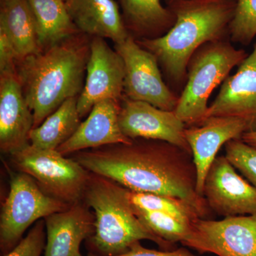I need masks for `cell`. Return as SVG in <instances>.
I'll return each instance as SVG.
<instances>
[{"instance_id": "cell-18", "label": "cell", "mask_w": 256, "mask_h": 256, "mask_svg": "<svg viewBox=\"0 0 256 256\" xmlns=\"http://www.w3.org/2000/svg\"><path fill=\"white\" fill-rule=\"evenodd\" d=\"M68 14L80 32L110 38L114 44L130 36L118 3L114 0H64Z\"/></svg>"}, {"instance_id": "cell-32", "label": "cell", "mask_w": 256, "mask_h": 256, "mask_svg": "<svg viewBox=\"0 0 256 256\" xmlns=\"http://www.w3.org/2000/svg\"><path fill=\"white\" fill-rule=\"evenodd\" d=\"M6 1V0H1V2Z\"/></svg>"}, {"instance_id": "cell-7", "label": "cell", "mask_w": 256, "mask_h": 256, "mask_svg": "<svg viewBox=\"0 0 256 256\" xmlns=\"http://www.w3.org/2000/svg\"><path fill=\"white\" fill-rule=\"evenodd\" d=\"M70 206L47 194L30 175L22 172L12 173L0 214L2 252H8L14 248L34 222Z\"/></svg>"}, {"instance_id": "cell-9", "label": "cell", "mask_w": 256, "mask_h": 256, "mask_svg": "<svg viewBox=\"0 0 256 256\" xmlns=\"http://www.w3.org/2000/svg\"><path fill=\"white\" fill-rule=\"evenodd\" d=\"M186 246L218 256H256V216H236L192 224Z\"/></svg>"}, {"instance_id": "cell-14", "label": "cell", "mask_w": 256, "mask_h": 256, "mask_svg": "<svg viewBox=\"0 0 256 256\" xmlns=\"http://www.w3.org/2000/svg\"><path fill=\"white\" fill-rule=\"evenodd\" d=\"M34 116L16 70L0 73V150L12 154L28 146Z\"/></svg>"}, {"instance_id": "cell-10", "label": "cell", "mask_w": 256, "mask_h": 256, "mask_svg": "<svg viewBox=\"0 0 256 256\" xmlns=\"http://www.w3.org/2000/svg\"><path fill=\"white\" fill-rule=\"evenodd\" d=\"M124 76V64L119 54L104 38L94 37L90 42L85 84L77 101L80 117L86 116L100 101H122Z\"/></svg>"}, {"instance_id": "cell-16", "label": "cell", "mask_w": 256, "mask_h": 256, "mask_svg": "<svg viewBox=\"0 0 256 256\" xmlns=\"http://www.w3.org/2000/svg\"><path fill=\"white\" fill-rule=\"evenodd\" d=\"M44 220L46 230L44 256H78L82 240L95 232V215L82 201Z\"/></svg>"}, {"instance_id": "cell-6", "label": "cell", "mask_w": 256, "mask_h": 256, "mask_svg": "<svg viewBox=\"0 0 256 256\" xmlns=\"http://www.w3.org/2000/svg\"><path fill=\"white\" fill-rule=\"evenodd\" d=\"M10 156L15 168L34 178L47 194L69 205L82 201L90 173L74 158L30 144Z\"/></svg>"}, {"instance_id": "cell-28", "label": "cell", "mask_w": 256, "mask_h": 256, "mask_svg": "<svg viewBox=\"0 0 256 256\" xmlns=\"http://www.w3.org/2000/svg\"><path fill=\"white\" fill-rule=\"evenodd\" d=\"M18 57L11 38L4 28H0V73L16 70Z\"/></svg>"}, {"instance_id": "cell-26", "label": "cell", "mask_w": 256, "mask_h": 256, "mask_svg": "<svg viewBox=\"0 0 256 256\" xmlns=\"http://www.w3.org/2000/svg\"><path fill=\"white\" fill-rule=\"evenodd\" d=\"M225 152L234 168L256 188V148L235 139L225 144Z\"/></svg>"}, {"instance_id": "cell-5", "label": "cell", "mask_w": 256, "mask_h": 256, "mask_svg": "<svg viewBox=\"0 0 256 256\" xmlns=\"http://www.w3.org/2000/svg\"><path fill=\"white\" fill-rule=\"evenodd\" d=\"M247 56L245 50L225 40L210 42L196 50L188 64L186 84L174 110L186 127L204 122L212 92Z\"/></svg>"}, {"instance_id": "cell-1", "label": "cell", "mask_w": 256, "mask_h": 256, "mask_svg": "<svg viewBox=\"0 0 256 256\" xmlns=\"http://www.w3.org/2000/svg\"><path fill=\"white\" fill-rule=\"evenodd\" d=\"M74 160L133 192L182 198L210 220L213 212L197 192L196 170L190 152L171 143L138 138L128 144H110L78 152Z\"/></svg>"}, {"instance_id": "cell-3", "label": "cell", "mask_w": 256, "mask_h": 256, "mask_svg": "<svg viewBox=\"0 0 256 256\" xmlns=\"http://www.w3.org/2000/svg\"><path fill=\"white\" fill-rule=\"evenodd\" d=\"M80 34L18 62L16 73L33 114L34 128L84 88L90 43Z\"/></svg>"}, {"instance_id": "cell-20", "label": "cell", "mask_w": 256, "mask_h": 256, "mask_svg": "<svg viewBox=\"0 0 256 256\" xmlns=\"http://www.w3.org/2000/svg\"><path fill=\"white\" fill-rule=\"evenodd\" d=\"M34 18L37 42L42 50L80 33L64 0H28Z\"/></svg>"}, {"instance_id": "cell-8", "label": "cell", "mask_w": 256, "mask_h": 256, "mask_svg": "<svg viewBox=\"0 0 256 256\" xmlns=\"http://www.w3.org/2000/svg\"><path fill=\"white\" fill-rule=\"evenodd\" d=\"M114 50L124 64V97L148 102L162 110L174 111L178 96L163 80L156 57L131 35L116 44Z\"/></svg>"}, {"instance_id": "cell-25", "label": "cell", "mask_w": 256, "mask_h": 256, "mask_svg": "<svg viewBox=\"0 0 256 256\" xmlns=\"http://www.w3.org/2000/svg\"><path fill=\"white\" fill-rule=\"evenodd\" d=\"M228 34L235 43L246 46L252 43L256 36V0H236Z\"/></svg>"}, {"instance_id": "cell-27", "label": "cell", "mask_w": 256, "mask_h": 256, "mask_svg": "<svg viewBox=\"0 0 256 256\" xmlns=\"http://www.w3.org/2000/svg\"><path fill=\"white\" fill-rule=\"evenodd\" d=\"M46 244L44 220H40L14 248L3 256H42Z\"/></svg>"}, {"instance_id": "cell-19", "label": "cell", "mask_w": 256, "mask_h": 256, "mask_svg": "<svg viewBox=\"0 0 256 256\" xmlns=\"http://www.w3.org/2000/svg\"><path fill=\"white\" fill-rule=\"evenodd\" d=\"M163 0H118L122 18L130 34L141 40L164 35L175 22V16ZM169 2L170 0H165Z\"/></svg>"}, {"instance_id": "cell-21", "label": "cell", "mask_w": 256, "mask_h": 256, "mask_svg": "<svg viewBox=\"0 0 256 256\" xmlns=\"http://www.w3.org/2000/svg\"><path fill=\"white\" fill-rule=\"evenodd\" d=\"M0 28L9 35L18 60L42 52L37 42L34 18L28 0L1 2Z\"/></svg>"}, {"instance_id": "cell-2", "label": "cell", "mask_w": 256, "mask_h": 256, "mask_svg": "<svg viewBox=\"0 0 256 256\" xmlns=\"http://www.w3.org/2000/svg\"><path fill=\"white\" fill-rule=\"evenodd\" d=\"M168 6L175 16L172 28L158 38L137 42L178 86L186 80L188 65L196 50L229 33L236 0H170Z\"/></svg>"}, {"instance_id": "cell-13", "label": "cell", "mask_w": 256, "mask_h": 256, "mask_svg": "<svg viewBox=\"0 0 256 256\" xmlns=\"http://www.w3.org/2000/svg\"><path fill=\"white\" fill-rule=\"evenodd\" d=\"M213 117L236 118L246 122L249 131L256 129V41L252 53L224 80L208 106L204 120Z\"/></svg>"}, {"instance_id": "cell-4", "label": "cell", "mask_w": 256, "mask_h": 256, "mask_svg": "<svg viewBox=\"0 0 256 256\" xmlns=\"http://www.w3.org/2000/svg\"><path fill=\"white\" fill-rule=\"evenodd\" d=\"M82 202L94 210L95 232L90 238L101 255H120L142 240L156 242L163 250L174 249V244L160 238L140 222L128 188L110 178L90 173Z\"/></svg>"}, {"instance_id": "cell-30", "label": "cell", "mask_w": 256, "mask_h": 256, "mask_svg": "<svg viewBox=\"0 0 256 256\" xmlns=\"http://www.w3.org/2000/svg\"><path fill=\"white\" fill-rule=\"evenodd\" d=\"M240 139L249 146L256 148V129L244 133Z\"/></svg>"}, {"instance_id": "cell-24", "label": "cell", "mask_w": 256, "mask_h": 256, "mask_svg": "<svg viewBox=\"0 0 256 256\" xmlns=\"http://www.w3.org/2000/svg\"><path fill=\"white\" fill-rule=\"evenodd\" d=\"M134 208L140 222L160 238L172 244L180 242L185 246L191 238L192 224L162 212L140 210L134 206Z\"/></svg>"}, {"instance_id": "cell-22", "label": "cell", "mask_w": 256, "mask_h": 256, "mask_svg": "<svg viewBox=\"0 0 256 256\" xmlns=\"http://www.w3.org/2000/svg\"><path fill=\"white\" fill-rule=\"evenodd\" d=\"M77 101L78 97L68 98L40 126L32 129L30 144L40 149L57 150L72 138L82 124Z\"/></svg>"}, {"instance_id": "cell-23", "label": "cell", "mask_w": 256, "mask_h": 256, "mask_svg": "<svg viewBox=\"0 0 256 256\" xmlns=\"http://www.w3.org/2000/svg\"><path fill=\"white\" fill-rule=\"evenodd\" d=\"M128 195L133 206L140 210L162 212L190 224L193 223L198 218H202L196 208L182 198L168 195L133 192L128 188Z\"/></svg>"}, {"instance_id": "cell-11", "label": "cell", "mask_w": 256, "mask_h": 256, "mask_svg": "<svg viewBox=\"0 0 256 256\" xmlns=\"http://www.w3.org/2000/svg\"><path fill=\"white\" fill-rule=\"evenodd\" d=\"M203 195L210 210L224 218L256 216V188L236 172L225 156H216L210 165Z\"/></svg>"}, {"instance_id": "cell-17", "label": "cell", "mask_w": 256, "mask_h": 256, "mask_svg": "<svg viewBox=\"0 0 256 256\" xmlns=\"http://www.w3.org/2000/svg\"><path fill=\"white\" fill-rule=\"evenodd\" d=\"M120 102L114 100L97 102L73 136L56 150L66 156L110 144L132 142L120 127Z\"/></svg>"}, {"instance_id": "cell-12", "label": "cell", "mask_w": 256, "mask_h": 256, "mask_svg": "<svg viewBox=\"0 0 256 256\" xmlns=\"http://www.w3.org/2000/svg\"><path fill=\"white\" fill-rule=\"evenodd\" d=\"M119 124L122 133L130 139L165 141L192 153L185 138L186 126L174 111L162 110L148 102L130 100L124 96Z\"/></svg>"}, {"instance_id": "cell-31", "label": "cell", "mask_w": 256, "mask_h": 256, "mask_svg": "<svg viewBox=\"0 0 256 256\" xmlns=\"http://www.w3.org/2000/svg\"><path fill=\"white\" fill-rule=\"evenodd\" d=\"M78 256H82V254H79V255ZM94 256V255H92V254H90V255H88V256Z\"/></svg>"}, {"instance_id": "cell-29", "label": "cell", "mask_w": 256, "mask_h": 256, "mask_svg": "<svg viewBox=\"0 0 256 256\" xmlns=\"http://www.w3.org/2000/svg\"><path fill=\"white\" fill-rule=\"evenodd\" d=\"M116 256H197L185 248H180L170 250H156L146 248L140 242L133 244L129 250L124 254Z\"/></svg>"}, {"instance_id": "cell-15", "label": "cell", "mask_w": 256, "mask_h": 256, "mask_svg": "<svg viewBox=\"0 0 256 256\" xmlns=\"http://www.w3.org/2000/svg\"><path fill=\"white\" fill-rule=\"evenodd\" d=\"M248 131L246 122L227 117L208 118L200 126L186 128L185 138L196 168L198 194L204 196L205 178L222 146L232 140L240 139Z\"/></svg>"}]
</instances>
